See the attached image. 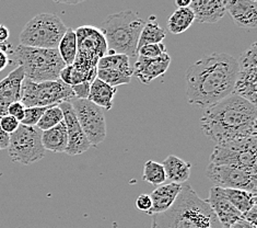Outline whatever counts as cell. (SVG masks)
Here are the masks:
<instances>
[{"label": "cell", "mask_w": 257, "mask_h": 228, "mask_svg": "<svg viewBox=\"0 0 257 228\" xmlns=\"http://www.w3.org/2000/svg\"><path fill=\"white\" fill-rule=\"evenodd\" d=\"M9 56L8 54L0 48V71H3L6 67L9 65Z\"/></svg>", "instance_id": "cell-41"}, {"label": "cell", "mask_w": 257, "mask_h": 228, "mask_svg": "<svg viewBox=\"0 0 257 228\" xmlns=\"http://www.w3.org/2000/svg\"><path fill=\"white\" fill-rule=\"evenodd\" d=\"M151 228H222V225L191 184L183 183L174 204L161 214L152 215Z\"/></svg>", "instance_id": "cell-3"}, {"label": "cell", "mask_w": 257, "mask_h": 228, "mask_svg": "<svg viewBox=\"0 0 257 228\" xmlns=\"http://www.w3.org/2000/svg\"><path fill=\"white\" fill-rule=\"evenodd\" d=\"M165 39V31L160 27L156 16H150L149 19L146 21L139 36L137 51L142 46L148 44H157L162 43Z\"/></svg>", "instance_id": "cell-25"}, {"label": "cell", "mask_w": 257, "mask_h": 228, "mask_svg": "<svg viewBox=\"0 0 257 228\" xmlns=\"http://www.w3.org/2000/svg\"><path fill=\"white\" fill-rule=\"evenodd\" d=\"M222 228H230V227H223V226H222Z\"/></svg>", "instance_id": "cell-44"}, {"label": "cell", "mask_w": 257, "mask_h": 228, "mask_svg": "<svg viewBox=\"0 0 257 228\" xmlns=\"http://www.w3.org/2000/svg\"><path fill=\"white\" fill-rule=\"evenodd\" d=\"M10 36L9 29L5 24H0V44H5Z\"/></svg>", "instance_id": "cell-40"}, {"label": "cell", "mask_w": 257, "mask_h": 228, "mask_svg": "<svg viewBox=\"0 0 257 228\" xmlns=\"http://www.w3.org/2000/svg\"><path fill=\"white\" fill-rule=\"evenodd\" d=\"M146 21L136 12L125 10L107 16L101 23L100 31L106 41V55L121 54L136 59L137 46Z\"/></svg>", "instance_id": "cell-4"}, {"label": "cell", "mask_w": 257, "mask_h": 228, "mask_svg": "<svg viewBox=\"0 0 257 228\" xmlns=\"http://www.w3.org/2000/svg\"><path fill=\"white\" fill-rule=\"evenodd\" d=\"M226 198L241 214L246 213L253 206L257 205V196L255 193L244 190L223 189Z\"/></svg>", "instance_id": "cell-27"}, {"label": "cell", "mask_w": 257, "mask_h": 228, "mask_svg": "<svg viewBox=\"0 0 257 228\" xmlns=\"http://www.w3.org/2000/svg\"><path fill=\"white\" fill-rule=\"evenodd\" d=\"M64 121V114L62 109L59 106H53L48 107L45 112L43 113L41 120L39 121L36 127L40 128L42 132L47 131V129H51L58 125L60 122Z\"/></svg>", "instance_id": "cell-30"}, {"label": "cell", "mask_w": 257, "mask_h": 228, "mask_svg": "<svg viewBox=\"0 0 257 228\" xmlns=\"http://www.w3.org/2000/svg\"><path fill=\"white\" fill-rule=\"evenodd\" d=\"M59 108L63 111L64 122L67 127V137H68L66 154H68L70 156L81 155V154L89 150L92 145L90 144L80 125H79L71 103L63 102L59 104Z\"/></svg>", "instance_id": "cell-14"}, {"label": "cell", "mask_w": 257, "mask_h": 228, "mask_svg": "<svg viewBox=\"0 0 257 228\" xmlns=\"http://www.w3.org/2000/svg\"><path fill=\"white\" fill-rule=\"evenodd\" d=\"M195 21V15L193 10L187 8H177L172 15L169 17L167 27L172 34L179 35L184 33L191 28Z\"/></svg>", "instance_id": "cell-24"}, {"label": "cell", "mask_w": 257, "mask_h": 228, "mask_svg": "<svg viewBox=\"0 0 257 228\" xmlns=\"http://www.w3.org/2000/svg\"><path fill=\"white\" fill-rule=\"evenodd\" d=\"M57 51L65 66H70L73 64L77 55V36L73 29L67 28L66 33L59 42Z\"/></svg>", "instance_id": "cell-28"}, {"label": "cell", "mask_w": 257, "mask_h": 228, "mask_svg": "<svg viewBox=\"0 0 257 228\" xmlns=\"http://www.w3.org/2000/svg\"><path fill=\"white\" fill-rule=\"evenodd\" d=\"M96 77L114 88H117V86L120 85L130 84L132 80V77H128L124 75V73L109 69H97Z\"/></svg>", "instance_id": "cell-31"}, {"label": "cell", "mask_w": 257, "mask_h": 228, "mask_svg": "<svg viewBox=\"0 0 257 228\" xmlns=\"http://www.w3.org/2000/svg\"><path fill=\"white\" fill-rule=\"evenodd\" d=\"M206 176L213 183V187L244 190L255 194L257 193V172L231 167V166L209 164L206 169Z\"/></svg>", "instance_id": "cell-11"}, {"label": "cell", "mask_w": 257, "mask_h": 228, "mask_svg": "<svg viewBox=\"0 0 257 228\" xmlns=\"http://www.w3.org/2000/svg\"><path fill=\"white\" fill-rule=\"evenodd\" d=\"M168 50L163 43H157V44H148L142 46L137 51V55L140 57L146 58H157L160 57L162 55L167 54Z\"/></svg>", "instance_id": "cell-32"}, {"label": "cell", "mask_w": 257, "mask_h": 228, "mask_svg": "<svg viewBox=\"0 0 257 228\" xmlns=\"http://www.w3.org/2000/svg\"><path fill=\"white\" fill-rule=\"evenodd\" d=\"M9 146V135L5 133L0 127V150L7 149Z\"/></svg>", "instance_id": "cell-39"}, {"label": "cell", "mask_w": 257, "mask_h": 228, "mask_svg": "<svg viewBox=\"0 0 257 228\" xmlns=\"http://www.w3.org/2000/svg\"><path fill=\"white\" fill-rule=\"evenodd\" d=\"M142 178L144 181L152 184V186L158 187L167 181V177H165V171L162 164L154 162V160H148L145 164Z\"/></svg>", "instance_id": "cell-29"}, {"label": "cell", "mask_w": 257, "mask_h": 228, "mask_svg": "<svg viewBox=\"0 0 257 228\" xmlns=\"http://www.w3.org/2000/svg\"><path fill=\"white\" fill-rule=\"evenodd\" d=\"M76 99L71 87L62 80L34 83L24 78L21 90V102L26 108L53 107Z\"/></svg>", "instance_id": "cell-8"}, {"label": "cell", "mask_w": 257, "mask_h": 228, "mask_svg": "<svg viewBox=\"0 0 257 228\" xmlns=\"http://www.w3.org/2000/svg\"><path fill=\"white\" fill-rule=\"evenodd\" d=\"M77 55L72 66L81 72L85 82L92 83L96 78V65L107 53L106 41L100 29L92 26H83L76 31Z\"/></svg>", "instance_id": "cell-6"}, {"label": "cell", "mask_w": 257, "mask_h": 228, "mask_svg": "<svg viewBox=\"0 0 257 228\" xmlns=\"http://www.w3.org/2000/svg\"><path fill=\"white\" fill-rule=\"evenodd\" d=\"M189 8L199 23H216L226 14L224 0H193Z\"/></svg>", "instance_id": "cell-19"}, {"label": "cell", "mask_w": 257, "mask_h": 228, "mask_svg": "<svg viewBox=\"0 0 257 228\" xmlns=\"http://www.w3.org/2000/svg\"><path fill=\"white\" fill-rule=\"evenodd\" d=\"M26 76L21 66L0 80V118L8 114L10 104L21 101L22 83Z\"/></svg>", "instance_id": "cell-17"}, {"label": "cell", "mask_w": 257, "mask_h": 228, "mask_svg": "<svg viewBox=\"0 0 257 228\" xmlns=\"http://www.w3.org/2000/svg\"><path fill=\"white\" fill-rule=\"evenodd\" d=\"M171 64V56L167 53L157 58L138 56L133 64V76L135 75L144 85H148L158 77L168 71Z\"/></svg>", "instance_id": "cell-15"}, {"label": "cell", "mask_w": 257, "mask_h": 228, "mask_svg": "<svg viewBox=\"0 0 257 228\" xmlns=\"http://www.w3.org/2000/svg\"><path fill=\"white\" fill-rule=\"evenodd\" d=\"M226 12H229L237 27L254 30L257 27V2L256 0H224Z\"/></svg>", "instance_id": "cell-18"}, {"label": "cell", "mask_w": 257, "mask_h": 228, "mask_svg": "<svg viewBox=\"0 0 257 228\" xmlns=\"http://www.w3.org/2000/svg\"><path fill=\"white\" fill-rule=\"evenodd\" d=\"M97 69H109L124 73L128 77H133V67L131 66V58L126 55L114 54L103 56L96 65Z\"/></svg>", "instance_id": "cell-26"}, {"label": "cell", "mask_w": 257, "mask_h": 228, "mask_svg": "<svg viewBox=\"0 0 257 228\" xmlns=\"http://www.w3.org/2000/svg\"><path fill=\"white\" fill-rule=\"evenodd\" d=\"M230 228H256V226L250 225L247 221H245L244 219H238L236 223H234Z\"/></svg>", "instance_id": "cell-42"}, {"label": "cell", "mask_w": 257, "mask_h": 228, "mask_svg": "<svg viewBox=\"0 0 257 228\" xmlns=\"http://www.w3.org/2000/svg\"><path fill=\"white\" fill-rule=\"evenodd\" d=\"M257 140L238 146H216L210 156V164L231 166L256 172Z\"/></svg>", "instance_id": "cell-13"}, {"label": "cell", "mask_w": 257, "mask_h": 228, "mask_svg": "<svg viewBox=\"0 0 257 228\" xmlns=\"http://www.w3.org/2000/svg\"><path fill=\"white\" fill-rule=\"evenodd\" d=\"M48 107L41 108V107H30L26 108L24 111V116L23 120L20 122V124L26 125V126H36L38 125L39 121L41 120L43 113L45 112V110Z\"/></svg>", "instance_id": "cell-33"}, {"label": "cell", "mask_w": 257, "mask_h": 228, "mask_svg": "<svg viewBox=\"0 0 257 228\" xmlns=\"http://www.w3.org/2000/svg\"><path fill=\"white\" fill-rule=\"evenodd\" d=\"M205 201L223 227H231L238 219L242 218V214L231 204L226 198L224 190L221 188L212 187L209 196Z\"/></svg>", "instance_id": "cell-16"}, {"label": "cell", "mask_w": 257, "mask_h": 228, "mask_svg": "<svg viewBox=\"0 0 257 228\" xmlns=\"http://www.w3.org/2000/svg\"><path fill=\"white\" fill-rule=\"evenodd\" d=\"M192 0H176L175 5L177 8H187L191 5Z\"/></svg>", "instance_id": "cell-43"}, {"label": "cell", "mask_w": 257, "mask_h": 228, "mask_svg": "<svg viewBox=\"0 0 257 228\" xmlns=\"http://www.w3.org/2000/svg\"><path fill=\"white\" fill-rule=\"evenodd\" d=\"M14 60L21 66L27 79L34 83L55 82L65 67L57 50L18 45L12 52Z\"/></svg>", "instance_id": "cell-5"}, {"label": "cell", "mask_w": 257, "mask_h": 228, "mask_svg": "<svg viewBox=\"0 0 257 228\" xmlns=\"http://www.w3.org/2000/svg\"><path fill=\"white\" fill-rule=\"evenodd\" d=\"M70 103L90 144L92 147L100 145L106 137V122L102 109L88 99H73Z\"/></svg>", "instance_id": "cell-10"}, {"label": "cell", "mask_w": 257, "mask_h": 228, "mask_svg": "<svg viewBox=\"0 0 257 228\" xmlns=\"http://www.w3.org/2000/svg\"><path fill=\"white\" fill-rule=\"evenodd\" d=\"M66 31L67 27L57 15L40 14L24 26L19 36L20 45L57 50Z\"/></svg>", "instance_id": "cell-7"}, {"label": "cell", "mask_w": 257, "mask_h": 228, "mask_svg": "<svg viewBox=\"0 0 257 228\" xmlns=\"http://www.w3.org/2000/svg\"><path fill=\"white\" fill-rule=\"evenodd\" d=\"M8 153L14 163L31 165L45 156L42 144V131L36 126L20 124L15 133L9 135Z\"/></svg>", "instance_id": "cell-9"}, {"label": "cell", "mask_w": 257, "mask_h": 228, "mask_svg": "<svg viewBox=\"0 0 257 228\" xmlns=\"http://www.w3.org/2000/svg\"><path fill=\"white\" fill-rule=\"evenodd\" d=\"M42 144L45 150H50L52 153H66L68 137H67L65 122H60L55 127L42 132Z\"/></svg>", "instance_id": "cell-23"}, {"label": "cell", "mask_w": 257, "mask_h": 228, "mask_svg": "<svg viewBox=\"0 0 257 228\" xmlns=\"http://www.w3.org/2000/svg\"><path fill=\"white\" fill-rule=\"evenodd\" d=\"M24 111H26L24 104L21 101H18L10 104L8 108V115H11L12 118H15L16 120L21 122L24 116Z\"/></svg>", "instance_id": "cell-37"}, {"label": "cell", "mask_w": 257, "mask_h": 228, "mask_svg": "<svg viewBox=\"0 0 257 228\" xmlns=\"http://www.w3.org/2000/svg\"><path fill=\"white\" fill-rule=\"evenodd\" d=\"M257 43L254 42L237 60V75L233 94L256 106Z\"/></svg>", "instance_id": "cell-12"}, {"label": "cell", "mask_w": 257, "mask_h": 228, "mask_svg": "<svg viewBox=\"0 0 257 228\" xmlns=\"http://www.w3.org/2000/svg\"><path fill=\"white\" fill-rule=\"evenodd\" d=\"M162 166L165 171L167 180L171 183L183 184L187 182L191 176L192 164L187 163L174 155H170L164 159Z\"/></svg>", "instance_id": "cell-21"}, {"label": "cell", "mask_w": 257, "mask_h": 228, "mask_svg": "<svg viewBox=\"0 0 257 228\" xmlns=\"http://www.w3.org/2000/svg\"><path fill=\"white\" fill-rule=\"evenodd\" d=\"M182 190V184L168 183L159 186L154 192L151 193L150 198L152 200V208L148 215L161 214L167 211L174 204V202Z\"/></svg>", "instance_id": "cell-20"}, {"label": "cell", "mask_w": 257, "mask_h": 228, "mask_svg": "<svg viewBox=\"0 0 257 228\" xmlns=\"http://www.w3.org/2000/svg\"><path fill=\"white\" fill-rule=\"evenodd\" d=\"M242 219H244L250 225L256 226V220H257V205L253 206L252 208L247 211L246 213L242 214Z\"/></svg>", "instance_id": "cell-38"}, {"label": "cell", "mask_w": 257, "mask_h": 228, "mask_svg": "<svg viewBox=\"0 0 257 228\" xmlns=\"http://www.w3.org/2000/svg\"><path fill=\"white\" fill-rule=\"evenodd\" d=\"M136 207L138 211L148 214L150 212V209L152 208V200L150 198V195L147 193L140 194L136 200Z\"/></svg>", "instance_id": "cell-36"}, {"label": "cell", "mask_w": 257, "mask_h": 228, "mask_svg": "<svg viewBox=\"0 0 257 228\" xmlns=\"http://www.w3.org/2000/svg\"><path fill=\"white\" fill-rule=\"evenodd\" d=\"M237 60L226 53H211L186 71V94L194 107L208 109L233 94Z\"/></svg>", "instance_id": "cell-1"}, {"label": "cell", "mask_w": 257, "mask_h": 228, "mask_svg": "<svg viewBox=\"0 0 257 228\" xmlns=\"http://www.w3.org/2000/svg\"><path fill=\"white\" fill-rule=\"evenodd\" d=\"M90 86H91V84L88 82H83L81 84L72 86L71 90L73 92V95H75L76 99L87 100L89 98V94H90Z\"/></svg>", "instance_id": "cell-35"}, {"label": "cell", "mask_w": 257, "mask_h": 228, "mask_svg": "<svg viewBox=\"0 0 257 228\" xmlns=\"http://www.w3.org/2000/svg\"><path fill=\"white\" fill-rule=\"evenodd\" d=\"M20 125V122L16 120L15 118H12L11 115H5L0 118V127H2L3 131L5 133H7L8 135L15 133L18 127Z\"/></svg>", "instance_id": "cell-34"}, {"label": "cell", "mask_w": 257, "mask_h": 228, "mask_svg": "<svg viewBox=\"0 0 257 228\" xmlns=\"http://www.w3.org/2000/svg\"><path fill=\"white\" fill-rule=\"evenodd\" d=\"M116 92H117V88L111 87L96 77L91 83L88 100L99 108L108 111L113 108V99Z\"/></svg>", "instance_id": "cell-22"}, {"label": "cell", "mask_w": 257, "mask_h": 228, "mask_svg": "<svg viewBox=\"0 0 257 228\" xmlns=\"http://www.w3.org/2000/svg\"><path fill=\"white\" fill-rule=\"evenodd\" d=\"M256 106L234 94L205 110L201 131L216 146L240 145L256 138Z\"/></svg>", "instance_id": "cell-2"}]
</instances>
